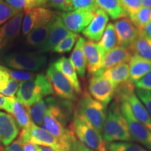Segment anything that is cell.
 Segmentation results:
<instances>
[{
	"instance_id": "cell-9",
	"label": "cell",
	"mask_w": 151,
	"mask_h": 151,
	"mask_svg": "<svg viewBox=\"0 0 151 151\" xmlns=\"http://www.w3.org/2000/svg\"><path fill=\"white\" fill-rule=\"evenodd\" d=\"M54 14L53 11L44 7L24 11L21 27L22 34L27 35L33 30L48 24Z\"/></svg>"
},
{
	"instance_id": "cell-50",
	"label": "cell",
	"mask_w": 151,
	"mask_h": 151,
	"mask_svg": "<svg viewBox=\"0 0 151 151\" xmlns=\"http://www.w3.org/2000/svg\"><path fill=\"white\" fill-rule=\"evenodd\" d=\"M142 6L151 8V0H142Z\"/></svg>"
},
{
	"instance_id": "cell-35",
	"label": "cell",
	"mask_w": 151,
	"mask_h": 151,
	"mask_svg": "<svg viewBox=\"0 0 151 151\" xmlns=\"http://www.w3.org/2000/svg\"><path fill=\"white\" fill-rule=\"evenodd\" d=\"M20 11H17L5 1L0 0V26L8 22Z\"/></svg>"
},
{
	"instance_id": "cell-28",
	"label": "cell",
	"mask_w": 151,
	"mask_h": 151,
	"mask_svg": "<svg viewBox=\"0 0 151 151\" xmlns=\"http://www.w3.org/2000/svg\"><path fill=\"white\" fill-rule=\"evenodd\" d=\"M133 55L151 60V39L139 35L135 42L129 47Z\"/></svg>"
},
{
	"instance_id": "cell-12",
	"label": "cell",
	"mask_w": 151,
	"mask_h": 151,
	"mask_svg": "<svg viewBox=\"0 0 151 151\" xmlns=\"http://www.w3.org/2000/svg\"><path fill=\"white\" fill-rule=\"evenodd\" d=\"M50 23H51V26H50L48 38L43 46L39 48L40 53L53 51L54 48L64 39H65L68 35L71 33L64 24L60 14H55L50 20Z\"/></svg>"
},
{
	"instance_id": "cell-34",
	"label": "cell",
	"mask_w": 151,
	"mask_h": 151,
	"mask_svg": "<svg viewBox=\"0 0 151 151\" xmlns=\"http://www.w3.org/2000/svg\"><path fill=\"white\" fill-rule=\"evenodd\" d=\"M78 38L79 36L77 34L71 32L54 48L53 52L61 54L69 52L72 50L73 46L75 43H76Z\"/></svg>"
},
{
	"instance_id": "cell-23",
	"label": "cell",
	"mask_w": 151,
	"mask_h": 151,
	"mask_svg": "<svg viewBox=\"0 0 151 151\" xmlns=\"http://www.w3.org/2000/svg\"><path fill=\"white\" fill-rule=\"evenodd\" d=\"M126 101L129 104L132 112L136 119L151 131V117L137 94L135 93L130 94Z\"/></svg>"
},
{
	"instance_id": "cell-5",
	"label": "cell",
	"mask_w": 151,
	"mask_h": 151,
	"mask_svg": "<svg viewBox=\"0 0 151 151\" xmlns=\"http://www.w3.org/2000/svg\"><path fill=\"white\" fill-rule=\"evenodd\" d=\"M120 108L122 116L127 122L132 140L141 143L151 151L150 130L136 119L127 101H122Z\"/></svg>"
},
{
	"instance_id": "cell-27",
	"label": "cell",
	"mask_w": 151,
	"mask_h": 151,
	"mask_svg": "<svg viewBox=\"0 0 151 151\" xmlns=\"http://www.w3.org/2000/svg\"><path fill=\"white\" fill-rule=\"evenodd\" d=\"M98 44L102 50L104 55L106 54L107 52L117 47L118 40H117L114 24L113 23L110 22L109 24H107V27L103 34L102 37L101 38Z\"/></svg>"
},
{
	"instance_id": "cell-38",
	"label": "cell",
	"mask_w": 151,
	"mask_h": 151,
	"mask_svg": "<svg viewBox=\"0 0 151 151\" xmlns=\"http://www.w3.org/2000/svg\"><path fill=\"white\" fill-rule=\"evenodd\" d=\"M97 9L96 0H72V11L88 10L94 11Z\"/></svg>"
},
{
	"instance_id": "cell-4",
	"label": "cell",
	"mask_w": 151,
	"mask_h": 151,
	"mask_svg": "<svg viewBox=\"0 0 151 151\" xmlns=\"http://www.w3.org/2000/svg\"><path fill=\"white\" fill-rule=\"evenodd\" d=\"M94 129L102 133L104 124L106 118V106L97 101L87 92L81 96L75 110Z\"/></svg>"
},
{
	"instance_id": "cell-40",
	"label": "cell",
	"mask_w": 151,
	"mask_h": 151,
	"mask_svg": "<svg viewBox=\"0 0 151 151\" xmlns=\"http://www.w3.org/2000/svg\"><path fill=\"white\" fill-rule=\"evenodd\" d=\"M136 94L146 107V110L151 117V92L141 89L136 90Z\"/></svg>"
},
{
	"instance_id": "cell-7",
	"label": "cell",
	"mask_w": 151,
	"mask_h": 151,
	"mask_svg": "<svg viewBox=\"0 0 151 151\" xmlns=\"http://www.w3.org/2000/svg\"><path fill=\"white\" fill-rule=\"evenodd\" d=\"M115 87L103 75L101 71H97L90 78L88 90L92 98L106 107L115 94Z\"/></svg>"
},
{
	"instance_id": "cell-51",
	"label": "cell",
	"mask_w": 151,
	"mask_h": 151,
	"mask_svg": "<svg viewBox=\"0 0 151 151\" xmlns=\"http://www.w3.org/2000/svg\"><path fill=\"white\" fill-rule=\"evenodd\" d=\"M55 151H67V150H66L65 149H64V148H59L55 149Z\"/></svg>"
},
{
	"instance_id": "cell-8",
	"label": "cell",
	"mask_w": 151,
	"mask_h": 151,
	"mask_svg": "<svg viewBox=\"0 0 151 151\" xmlns=\"http://www.w3.org/2000/svg\"><path fill=\"white\" fill-rule=\"evenodd\" d=\"M46 76L57 96L69 101L76 99V93L72 85L65 76L56 69L53 64L50 65L47 69Z\"/></svg>"
},
{
	"instance_id": "cell-48",
	"label": "cell",
	"mask_w": 151,
	"mask_h": 151,
	"mask_svg": "<svg viewBox=\"0 0 151 151\" xmlns=\"http://www.w3.org/2000/svg\"><path fill=\"white\" fill-rule=\"evenodd\" d=\"M39 146L32 142L23 143V151H37Z\"/></svg>"
},
{
	"instance_id": "cell-15",
	"label": "cell",
	"mask_w": 151,
	"mask_h": 151,
	"mask_svg": "<svg viewBox=\"0 0 151 151\" xmlns=\"http://www.w3.org/2000/svg\"><path fill=\"white\" fill-rule=\"evenodd\" d=\"M23 11H20L0 27V51L18 37L22 27Z\"/></svg>"
},
{
	"instance_id": "cell-49",
	"label": "cell",
	"mask_w": 151,
	"mask_h": 151,
	"mask_svg": "<svg viewBox=\"0 0 151 151\" xmlns=\"http://www.w3.org/2000/svg\"><path fill=\"white\" fill-rule=\"evenodd\" d=\"M37 151H55L53 148H50L48 146H39V148L38 149Z\"/></svg>"
},
{
	"instance_id": "cell-41",
	"label": "cell",
	"mask_w": 151,
	"mask_h": 151,
	"mask_svg": "<svg viewBox=\"0 0 151 151\" xmlns=\"http://www.w3.org/2000/svg\"><path fill=\"white\" fill-rule=\"evenodd\" d=\"M19 85L20 83L18 81L10 78L7 86L3 90H0V93L6 96V97H15V94L18 92L19 89Z\"/></svg>"
},
{
	"instance_id": "cell-19",
	"label": "cell",
	"mask_w": 151,
	"mask_h": 151,
	"mask_svg": "<svg viewBox=\"0 0 151 151\" xmlns=\"http://www.w3.org/2000/svg\"><path fill=\"white\" fill-rule=\"evenodd\" d=\"M132 56L133 53L129 48L117 46L104 55L100 70L109 69L121 64L129 63Z\"/></svg>"
},
{
	"instance_id": "cell-29",
	"label": "cell",
	"mask_w": 151,
	"mask_h": 151,
	"mask_svg": "<svg viewBox=\"0 0 151 151\" xmlns=\"http://www.w3.org/2000/svg\"><path fill=\"white\" fill-rule=\"evenodd\" d=\"M51 23L49 22L46 25L37 28L28 34L26 38V43L32 46L40 48L46 42L50 31Z\"/></svg>"
},
{
	"instance_id": "cell-16",
	"label": "cell",
	"mask_w": 151,
	"mask_h": 151,
	"mask_svg": "<svg viewBox=\"0 0 151 151\" xmlns=\"http://www.w3.org/2000/svg\"><path fill=\"white\" fill-rule=\"evenodd\" d=\"M109 20V17L104 11L99 9H96L93 19L83 31V35L90 41H99L107 27Z\"/></svg>"
},
{
	"instance_id": "cell-1",
	"label": "cell",
	"mask_w": 151,
	"mask_h": 151,
	"mask_svg": "<svg viewBox=\"0 0 151 151\" xmlns=\"http://www.w3.org/2000/svg\"><path fill=\"white\" fill-rule=\"evenodd\" d=\"M101 135L106 143L133 141L127 122L120 111V104L116 101L111 104L107 111Z\"/></svg>"
},
{
	"instance_id": "cell-52",
	"label": "cell",
	"mask_w": 151,
	"mask_h": 151,
	"mask_svg": "<svg viewBox=\"0 0 151 151\" xmlns=\"http://www.w3.org/2000/svg\"><path fill=\"white\" fill-rule=\"evenodd\" d=\"M1 146H0V151H1Z\"/></svg>"
},
{
	"instance_id": "cell-2",
	"label": "cell",
	"mask_w": 151,
	"mask_h": 151,
	"mask_svg": "<svg viewBox=\"0 0 151 151\" xmlns=\"http://www.w3.org/2000/svg\"><path fill=\"white\" fill-rule=\"evenodd\" d=\"M53 92L46 76L39 73L32 80L20 83L16 99L24 105L30 106Z\"/></svg>"
},
{
	"instance_id": "cell-45",
	"label": "cell",
	"mask_w": 151,
	"mask_h": 151,
	"mask_svg": "<svg viewBox=\"0 0 151 151\" xmlns=\"http://www.w3.org/2000/svg\"><path fill=\"white\" fill-rule=\"evenodd\" d=\"M10 79L9 73L5 70V67L0 65V90H3L8 85Z\"/></svg>"
},
{
	"instance_id": "cell-20",
	"label": "cell",
	"mask_w": 151,
	"mask_h": 151,
	"mask_svg": "<svg viewBox=\"0 0 151 151\" xmlns=\"http://www.w3.org/2000/svg\"><path fill=\"white\" fill-rule=\"evenodd\" d=\"M129 80L133 84H136L151 71V60L133 55L129 62Z\"/></svg>"
},
{
	"instance_id": "cell-36",
	"label": "cell",
	"mask_w": 151,
	"mask_h": 151,
	"mask_svg": "<svg viewBox=\"0 0 151 151\" xmlns=\"http://www.w3.org/2000/svg\"><path fill=\"white\" fill-rule=\"evenodd\" d=\"M121 3L126 15L130 18L142 7V0H121Z\"/></svg>"
},
{
	"instance_id": "cell-46",
	"label": "cell",
	"mask_w": 151,
	"mask_h": 151,
	"mask_svg": "<svg viewBox=\"0 0 151 151\" xmlns=\"http://www.w3.org/2000/svg\"><path fill=\"white\" fill-rule=\"evenodd\" d=\"M71 151H94L90 149L88 147L85 146L83 143H82L80 141L76 139V136L73 137V139L71 143Z\"/></svg>"
},
{
	"instance_id": "cell-43",
	"label": "cell",
	"mask_w": 151,
	"mask_h": 151,
	"mask_svg": "<svg viewBox=\"0 0 151 151\" xmlns=\"http://www.w3.org/2000/svg\"><path fill=\"white\" fill-rule=\"evenodd\" d=\"M15 97H8L0 93V109L10 113Z\"/></svg>"
},
{
	"instance_id": "cell-33",
	"label": "cell",
	"mask_w": 151,
	"mask_h": 151,
	"mask_svg": "<svg viewBox=\"0 0 151 151\" xmlns=\"http://www.w3.org/2000/svg\"><path fill=\"white\" fill-rule=\"evenodd\" d=\"M107 151H148L143 147L129 141L106 143Z\"/></svg>"
},
{
	"instance_id": "cell-10",
	"label": "cell",
	"mask_w": 151,
	"mask_h": 151,
	"mask_svg": "<svg viewBox=\"0 0 151 151\" xmlns=\"http://www.w3.org/2000/svg\"><path fill=\"white\" fill-rule=\"evenodd\" d=\"M19 137L22 142H32L38 146H48L55 150L62 148L59 141L48 131L32 123L27 129H22Z\"/></svg>"
},
{
	"instance_id": "cell-3",
	"label": "cell",
	"mask_w": 151,
	"mask_h": 151,
	"mask_svg": "<svg viewBox=\"0 0 151 151\" xmlns=\"http://www.w3.org/2000/svg\"><path fill=\"white\" fill-rule=\"evenodd\" d=\"M71 127L76 139L85 146L94 151H107L106 143L103 139L101 134L76 111L73 113Z\"/></svg>"
},
{
	"instance_id": "cell-32",
	"label": "cell",
	"mask_w": 151,
	"mask_h": 151,
	"mask_svg": "<svg viewBox=\"0 0 151 151\" xmlns=\"http://www.w3.org/2000/svg\"><path fill=\"white\" fill-rule=\"evenodd\" d=\"M130 20L139 30H141L151 21V8L142 6Z\"/></svg>"
},
{
	"instance_id": "cell-11",
	"label": "cell",
	"mask_w": 151,
	"mask_h": 151,
	"mask_svg": "<svg viewBox=\"0 0 151 151\" xmlns=\"http://www.w3.org/2000/svg\"><path fill=\"white\" fill-rule=\"evenodd\" d=\"M94 11L88 10H74L60 14L65 27L69 32L78 34L88 27L94 18Z\"/></svg>"
},
{
	"instance_id": "cell-24",
	"label": "cell",
	"mask_w": 151,
	"mask_h": 151,
	"mask_svg": "<svg viewBox=\"0 0 151 151\" xmlns=\"http://www.w3.org/2000/svg\"><path fill=\"white\" fill-rule=\"evenodd\" d=\"M86 39L82 37H79L76 43L74 48L70 56V61L75 68L79 76L84 77L86 75L87 62L83 52V44Z\"/></svg>"
},
{
	"instance_id": "cell-25",
	"label": "cell",
	"mask_w": 151,
	"mask_h": 151,
	"mask_svg": "<svg viewBox=\"0 0 151 151\" xmlns=\"http://www.w3.org/2000/svg\"><path fill=\"white\" fill-rule=\"evenodd\" d=\"M96 5L97 9L104 11L112 20L127 17L122 8L121 0H96Z\"/></svg>"
},
{
	"instance_id": "cell-31",
	"label": "cell",
	"mask_w": 151,
	"mask_h": 151,
	"mask_svg": "<svg viewBox=\"0 0 151 151\" xmlns=\"http://www.w3.org/2000/svg\"><path fill=\"white\" fill-rule=\"evenodd\" d=\"M48 0H5L13 8L18 11L47 6Z\"/></svg>"
},
{
	"instance_id": "cell-13",
	"label": "cell",
	"mask_w": 151,
	"mask_h": 151,
	"mask_svg": "<svg viewBox=\"0 0 151 151\" xmlns=\"http://www.w3.org/2000/svg\"><path fill=\"white\" fill-rule=\"evenodd\" d=\"M113 24L118 46L129 48L139 37V29L130 19L126 17L119 19Z\"/></svg>"
},
{
	"instance_id": "cell-30",
	"label": "cell",
	"mask_w": 151,
	"mask_h": 151,
	"mask_svg": "<svg viewBox=\"0 0 151 151\" xmlns=\"http://www.w3.org/2000/svg\"><path fill=\"white\" fill-rule=\"evenodd\" d=\"M48 110L46 100L41 99L35 104L29 106L30 119L32 123L43 128V120Z\"/></svg>"
},
{
	"instance_id": "cell-18",
	"label": "cell",
	"mask_w": 151,
	"mask_h": 151,
	"mask_svg": "<svg viewBox=\"0 0 151 151\" xmlns=\"http://www.w3.org/2000/svg\"><path fill=\"white\" fill-rule=\"evenodd\" d=\"M83 52L88 73L93 75L101 69V62L104 55L99 44L90 40L85 41Z\"/></svg>"
},
{
	"instance_id": "cell-26",
	"label": "cell",
	"mask_w": 151,
	"mask_h": 151,
	"mask_svg": "<svg viewBox=\"0 0 151 151\" xmlns=\"http://www.w3.org/2000/svg\"><path fill=\"white\" fill-rule=\"evenodd\" d=\"M10 113L15 118L19 127L22 129H27L32 123L29 116V106L20 103L16 97L14 99Z\"/></svg>"
},
{
	"instance_id": "cell-17",
	"label": "cell",
	"mask_w": 151,
	"mask_h": 151,
	"mask_svg": "<svg viewBox=\"0 0 151 151\" xmlns=\"http://www.w3.org/2000/svg\"><path fill=\"white\" fill-rule=\"evenodd\" d=\"M20 127L12 115L0 111V143L9 146L20 132Z\"/></svg>"
},
{
	"instance_id": "cell-44",
	"label": "cell",
	"mask_w": 151,
	"mask_h": 151,
	"mask_svg": "<svg viewBox=\"0 0 151 151\" xmlns=\"http://www.w3.org/2000/svg\"><path fill=\"white\" fill-rule=\"evenodd\" d=\"M2 151H23V142L20 137L7 146Z\"/></svg>"
},
{
	"instance_id": "cell-47",
	"label": "cell",
	"mask_w": 151,
	"mask_h": 151,
	"mask_svg": "<svg viewBox=\"0 0 151 151\" xmlns=\"http://www.w3.org/2000/svg\"><path fill=\"white\" fill-rule=\"evenodd\" d=\"M139 35L144 36L151 39V21L146 24L144 27L139 30Z\"/></svg>"
},
{
	"instance_id": "cell-21",
	"label": "cell",
	"mask_w": 151,
	"mask_h": 151,
	"mask_svg": "<svg viewBox=\"0 0 151 151\" xmlns=\"http://www.w3.org/2000/svg\"><path fill=\"white\" fill-rule=\"evenodd\" d=\"M55 67L67 78L73 87L76 93L81 94V86L78 78V74L70 60L65 57H62L53 63Z\"/></svg>"
},
{
	"instance_id": "cell-37",
	"label": "cell",
	"mask_w": 151,
	"mask_h": 151,
	"mask_svg": "<svg viewBox=\"0 0 151 151\" xmlns=\"http://www.w3.org/2000/svg\"><path fill=\"white\" fill-rule=\"evenodd\" d=\"M5 70L7 73H9L10 78L14 79L18 81V82H24V81H27L32 80V79L35 78L37 74L32 72L27 71H22V70H12V69H9L8 67H5Z\"/></svg>"
},
{
	"instance_id": "cell-22",
	"label": "cell",
	"mask_w": 151,
	"mask_h": 151,
	"mask_svg": "<svg viewBox=\"0 0 151 151\" xmlns=\"http://www.w3.org/2000/svg\"><path fill=\"white\" fill-rule=\"evenodd\" d=\"M103 75L110 81L116 88L119 85L129 81V63H124L109 69L100 70Z\"/></svg>"
},
{
	"instance_id": "cell-39",
	"label": "cell",
	"mask_w": 151,
	"mask_h": 151,
	"mask_svg": "<svg viewBox=\"0 0 151 151\" xmlns=\"http://www.w3.org/2000/svg\"><path fill=\"white\" fill-rule=\"evenodd\" d=\"M47 6L68 12L72 11V0H48Z\"/></svg>"
},
{
	"instance_id": "cell-6",
	"label": "cell",
	"mask_w": 151,
	"mask_h": 151,
	"mask_svg": "<svg viewBox=\"0 0 151 151\" xmlns=\"http://www.w3.org/2000/svg\"><path fill=\"white\" fill-rule=\"evenodd\" d=\"M5 64L17 70L37 71L46 65V57L41 53H14L5 57Z\"/></svg>"
},
{
	"instance_id": "cell-42",
	"label": "cell",
	"mask_w": 151,
	"mask_h": 151,
	"mask_svg": "<svg viewBox=\"0 0 151 151\" xmlns=\"http://www.w3.org/2000/svg\"><path fill=\"white\" fill-rule=\"evenodd\" d=\"M135 87L137 89L148 90L151 92V71L142 79L138 81L135 84Z\"/></svg>"
},
{
	"instance_id": "cell-14",
	"label": "cell",
	"mask_w": 151,
	"mask_h": 151,
	"mask_svg": "<svg viewBox=\"0 0 151 151\" xmlns=\"http://www.w3.org/2000/svg\"><path fill=\"white\" fill-rule=\"evenodd\" d=\"M48 111L52 116L67 127V124L73 119V104L71 101L63 99H57L48 97L46 99Z\"/></svg>"
}]
</instances>
